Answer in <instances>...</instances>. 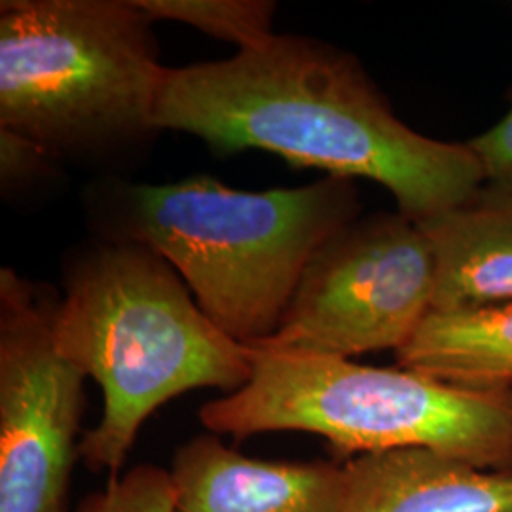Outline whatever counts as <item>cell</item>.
Masks as SVG:
<instances>
[{"label": "cell", "instance_id": "52a82bcc", "mask_svg": "<svg viewBox=\"0 0 512 512\" xmlns=\"http://www.w3.org/2000/svg\"><path fill=\"white\" fill-rule=\"evenodd\" d=\"M86 376L55 346L52 306L0 270V512H65Z\"/></svg>", "mask_w": 512, "mask_h": 512}, {"label": "cell", "instance_id": "ba28073f", "mask_svg": "<svg viewBox=\"0 0 512 512\" xmlns=\"http://www.w3.org/2000/svg\"><path fill=\"white\" fill-rule=\"evenodd\" d=\"M169 475L173 512H342L344 507V465L247 458L215 433L179 446Z\"/></svg>", "mask_w": 512, "mask_h": 512}, {"label": "cell", "instance_id": "6da1fadb", "mask_svg": "<svg viewBox=\"0 0 512 512\" xmlns=\"http://www.w3.org/2000/svg\"><path fill=\"white\" fill-rule=\"evenodd\" d=\"M154 126L219 152L258 148L329 177L374 181L416 222L486 183L469 143L408 128L353 55L313 38L275 35L224 61L167 69Z\"/></svg>", "mask_w": 512, "mask_h": 512}, {"label": "cell", "instance_id": "4fadbf2b", "mask_svg": "<svg viewBox=\"0 0 512 512\" xmlns=\"http://www.w3.org/2000/svg\"><path fill=\"white\" fill-rule=\"evenodd\" d=\"M175 492L167 469L137 465L105 490L88 495L76 512H173Z\"/></svg>", "mask_w": 512, "mask_h": 512}, {"label": "cell", "instance_id": "8fae6325", "mask_svg": "<svg viewBox=\"0 0 512 512\" xmlns=\"http://www.w3.org/2000/svg\"><path fill=\"white\" fill-rule=\"evenodd\" d=\"M397 366L465 389L512 391V302L429 311L397 349Z\"/></svg>", "mask_w": 512, "mask_h": 512}, {"label": "cell", "instance_id": "3957f363", "mask_svg": "<svg viewBox=\"0 0 512 512\" xmlns=\"http://www.w3.org/2000/svg\"><path fill=\"white\" fill-rule=\"evenodd\" d=\"M357 215L351 179L243 192L198 175L128 188L120 239L165 258L224 334L256 346L279 329L313 255Z\"/></svg>", "mask_w": 512, "mask_h": 512}, {"label": "cell", "instance_id": "30bf717a", "mask_svg": "<svg viewBox=\"0 0 512 512\" xmlns=\"http://www.w3.org/2000/svg\"><path fill=\"white\" fill-rule=\"evenodd\" d=\"M435 255L433 310L512 302V184L486 183L418 222Z\"/></svg>", "mask_w": 512, "mask_h": 512}, {"label": "cell", "instance_id": "9c48e42d", "mask_svg": "<svg viewBox=\"0 0 512 512\" xmlns=\"http://www.w3.org/2000/svg\"><path fill=\"white\" fill-rule=\"evenodd\" d=\"M344 475L342 512H512V473L427 448L357 456Z\"/></svg>", "mask_w": 512, "mask_h": 512}, {"label": "cell", "instance_id": "277c9868", "mask_svg": "<svg viewBox=\"0 0 512 512\" xmlns=\"http://www.w3.org/2000/svg\"><path fill=\"white\" fill-rule=\"evenodd\" d=\"M251 349L245 387L200 410L209 433L319 435L344 456L427 448L512 473V391L444 384L406 368L281 349Z\"/></svg>", "mask_w": 512, "mask_h": 512}, {"label": "cell", "instance_id": "5b68a950", "mask_svg": "<svg viewBox=\"0 0 512 512\" xmlns=\"http://www.w3.org/2000/svg\"><path fill=\"white\" fill-rule=\"evenodd\" d=\"M152 23L135 0H4L0 129L46 152L156 129L167 69Z\"/></svg>", "mask_w": 512, "mask_h": 512}, {"label": "cell", "instance_id": "9a60e30c", "mask_svg": "<svg viewBox=\"0 0 512 512\" xmlns=\"http://www.w3.org/2000/svg\"><path fill=\"white\" fill-rule=\"evenodd\" d=\"M46 150L14 131L0 129V175L4 184L18 183L29 177Z\"/></svg>", "mask_w": 512, "mask_h": 512}, {"label": "cell", "instance_id": "7a4b0ae2", "mask_svg": "<svg viewBox=\"0 0 512 512\" xmlns=\"http://www.w3.org/2000/svg\"><path fill=\"white\" fill-rule=\"evenodd\" d=\"M183 277L150 247L114 241L86 253L52 306L59 353L103 389V416L78 452L92 471H120L141 425L203 387L232 395L251 380V349L203 313Z\"/></svg>", "mask_w": 512, "mask_h": 512}, {"label": "cell", "instance_id": "7c38bea8", "mask_svg": "<svg viewBox=\"0 0 512 512\" xmlns=\"http://www.w3.org/2000/svg\"><path fill=\"white\" fill-rule=\"evenodd\" d=\"M148 18L171 19L205 35L236 44L239 52L264 46L272 33L270 0H135Z\"/></svg>", "mask_w": 512, "mask_h": 512}, {"label": "cell", "instance_id": "8992f818", "mask_svg": "<svg viewBox=\"0 0 512 512\" xmlns=\"http://www.w3.org/2000/svg\"><path fill=\"white\" fill-rule=\"evenodd\" d=\"M435 255L416 220H353L313 255L274 336L260 348L351 359L397 349L433 310Z\"/></svg>", "mask_w": 512, "mask_h": 512}, {"label": "cell", "instance_id": "5bb4252c", "mask_svg": "<svg viewBox=\"0 0 512 512\" xmlns=\"http://www.w3.org/2000/svg\"><path fill=\"white\" fill-rule=\"evenodd\" d=\"M469 147L488 183L512 184V105L495 126L469 141Z\"/></svg>", "mask_w": 512, "mask_h": 512}]
</instances>
